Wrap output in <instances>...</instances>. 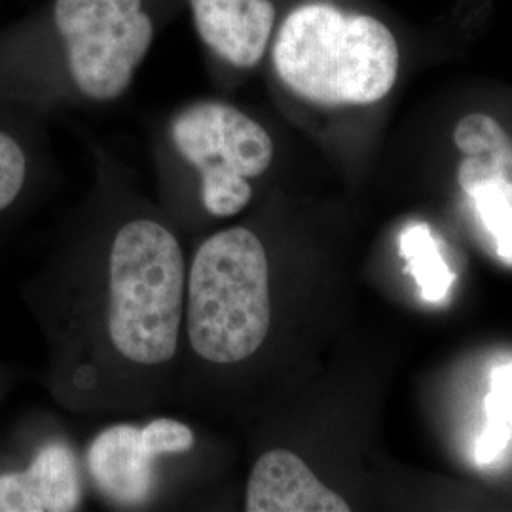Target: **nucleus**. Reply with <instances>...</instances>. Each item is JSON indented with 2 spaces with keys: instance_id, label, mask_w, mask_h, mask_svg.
I'll list each match as a JSON object with an SVG mask.
<instances>
[{
  "instance_id": "f03ea898",
  "label": "nucleus",
  "mask_w": 512,
  "mask_h": 512,
  "mask_svg": "<svg viewBox=\"0 0 512 512\" xmlns=\"http://www.w3.org/2000/svg\"><path fill=\"white\" fill-rule=\"evenodd\" d=\"M158 33L156 0H46L0 29V97L42 114L114 105Z\"/></svg>"
},
{
  "instance_id": "7ed1b4c3",
  "label": "nucleus",
  "mask_w": 512,
  "mask_h": 512,
  "mask_svg": "<svg viewBox=\"0 0 512 512\" xmlns=\"http://www.w3.org/2000/svg\"><path fill=\"white\" fill-rule=\"evenodd\" d=\"M275 160L274 133L255 112L224 95L196 97L154 131V198L186 238H196L255 207Z\"/></svg>"
},
{
  "instance_id": "9d476101",
  "label": "nucleus",
  "mask_w": 512,
  "mask_h": 512,
  "mask_svg": "<svg viewBox=\"0 0 512 512\" xmlns=\"http://www.w3.org/2000/svg\"><path fill=\"white\" fill-rule=\"evenodd\" d=\"M401 256L408 262V274L414 275L421 296L427 302H442L454 283V274L448 268L439 245L431 236L427 224H414L401 236Z\"/></svg>"
},
{
  "instance_id": "6e6552de",
  "label": "nucleus",
  "mask_w": 512,
  "mask_h": 512,
  "mask_svg": "<svg viewBox=\"0 0 512 512\" xmlns=\"http://www.w3.org/2000/svg\"><path fill=\"white\" fill-rule=\"evenodd\" d=\"M42 112L0 97V232L37 200L48 177Z\"/></svg>"
},
{
  "instance_id": "0eeeda50",
  "label": "nucleus",
  "mask_w": 512,
  "mask_h": 512,
  "mask_svg": "<svg viewBox=\"0 0 512 512\" xmlns=\"http://www.w3.org/2000/svg\"><path fill=\"white\" fill-rule=\"evenodd\" d=\"M84 490V459L73 440L50 423L27 429L0 463V512L78 511Z\"/></svg>"
},
{
  "instance_id": "ddd939ff",
  "label": "nucleus",
  "mask_w": 512,
  "mask_h": 512,
  "mask_svg": "<svg viewBox=\"0 0 512 512\" xmlns=\"http://www.w3.org/2000/svg\"><path fill=\"white\" fill-rule=\"evenodd\" d=\"M10 385H12V378H10L8 370H6L4 366H0V399L6 395V391L10 389Z\"/></svg>"
},
{
  "instance_id": "f8f14e48",
  "label": "nucleus",
  "mask_w": 512,
  "mask_h": 512,
  "mask_svg": "<svg viewBox=\"0 0 512 512\" xmlns=\"http://www.w3.org/2000/svg\"><path fill=\"white\" fill-rule=\"evenodd\" d=\"M473 202L497 245V253L505 260H512V203L490 181L475 184L465 192Z\"/></svg>"
},
{
  "instance_id": "f257e3e1",
  "label": "nucleus",
  "mask_w": 512,
  "mask_h": 512,
  "mask_svg": "<svg viewBox=\"0 0 512 512\" xmlns=\"http://www.w3.org/2000/svg\"><path fill=\"white\" fill-rule=\"evenodd\" d=\"M92 184L21 289L44 340L40 384L76 416L175 404L188 243L139 177L90 143Z\"/></svg>"
},
{
  "instance_id": "9b49d317",
  "label": "nucleus",
  "mask_w": 512,
  "mask_h": 512,
  "mask_svg": "<svg viewBox=\"0 0 512 512\" xmlns=\"http://www.w3.org/2000/svg\"><path fill=\"white\" fill-rule=\"evenodd\" d=\"M490 384V393L484 401L488 421L475 448L478 463H492L512 439V365L494 368Z\"/></svg>"
},
{
  "instance_id": "1a4fd4ad",
  "label": "nucleus",
  "mask_w": 512,
  "mask_h": 512,
  "mask_svg": "<svg viewBox=\"0 0 512 512\" xmlns=\"http://www.w3.org/2000/svg\"><path fill=\"white\" fill-rule=\"evenodd\" d=\"M454 145L463 154L458 184L463 192L490 181L512 203V139L494 116L473 112L454 128Z\"/></svg>"
},
{
  "instance_id": "39448f33",
  "label": "nucleus",
  "mask_w": 512,
  "mask_h": 512,
  "mask_svg": "<svg viewBox=\"0 0 512 512\" xmlns=\"http://www.w3.org/2000/svg\"><path fill=\"white\" fill-rule=\"evenodd\" d=\"M207 429L173 416L114 421L86 448V480L112 509H158L211 486L236 463L230 442Z\"/></svg>"
},
{
  "instance_id": "20e7f679",
  "label": "nucleus",
  "mask_w": 512,
  "mask_h": 512,
  "mask_svg": "<svg viewBox=\"0 0 512 512\" xmlns=\"http://www.w3.org/2000/svg\"><path fill=\"white\" fill-rule=\"evenodd\" d=\"M401 40L357 0H289L262 71L298 112L342 116L380 105L397 86Z\"/></svg>"
},
{
  "instance_id": "423d86ee",
  "label": "nucleus",
  "mask_w": 512,
  "mask_h": 512,
  "mask_svg": "<svg viewBox=\"0 0 512 512\" xmlns=\"http://www.w3.org/2000/svg\"><path fill=\"white\" fill-rule=\"evenodd\" d=\"M207 71L232 92L262 71L289 0H184Z\"/></svg>"
}]
</instances>
